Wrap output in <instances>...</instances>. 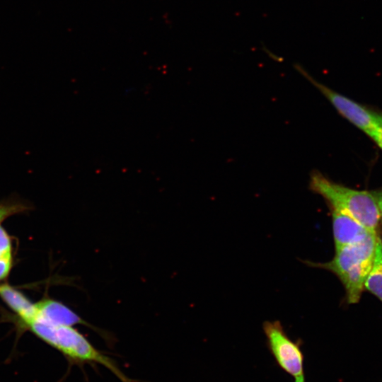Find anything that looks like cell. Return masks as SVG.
I'll list each match as a JSON object with an SVG mask.
<instances>
[{
    "instance_id": "obj_1",
    "label": "cell",
    "mask_w": 382,
    "mask_h": 382,
    "mask_svg": "<svg viewBox=\"0 0 382 382\" xmlns=\"http://www.w3.org/2000/svg\"><path fill=\"white\" fill-rule=\"evenodd\" d=\"M377 233H369L364 238L335 250L334 257L326 262L306 261L308 265L328 270L342 284L348 303H357L364 289V282L372 267Z\"/></svg>"
},
{
    "instance_id": "obj_2",
    "label": "cell",
    "mask_w": 382,
    "mask_h": 382,
    "mask_svg": "<svg viewBox=\"0 0 382 382\" xmlns=\"http://www.w3.org/2000/svg\"><path fill=\"white\" fill-rule=\"evenodd\" d=\"M309 187L323 197L330 208L347 213L370 232L377 233L381 217L373 192L354 190L335 183L318 170L311 173Z\"/></svg>"
},
{
    "instance_id": "obj_3",
    "label": "cell",
    "mask_w": 382,
    "mask_h": 382,
    "mask_svg": "<svg viewBox=\"0 0 382 382\" xmlns=\"http://www.w3.org/2000/svg\"><path fill=\"white\" fill-rule=\"evenodd\" d=\"M294 66L319 90L343 117L369 137L372 135L382 120V112H377L327 87L312 77L301 65L295 64Z\"/></svg>"
},
{
    "instance_id": "obj_4",
    "label": "cell",
    "mask_w": 382,
    "mask_h": 382,
    "mask_svg": "<svg viewBox=\"0 0 382 382\" xmlns=\"http://www.w3.org/2000/svg\"><path fill=\"white\" fill-rule=\"evenodd\" d=\"M263 331L267 347L279 366L294 378L304 375V357L299 344L293 341L278 320L265 321Z\"/></svg>"
},
{
    "instance_id": "obj_5",
    "label": "cell",
    "mask_w": 382,
    "mask_h": 382,
    "mask_svg": "<svg viewBox=\"0 0 382 382\" xmlns=\"http://www.w3.org/2000/svg\"><path fill=\"white\" fill-rule=\"evenodd\" d=\"M330 209L332 214L335 250L357 242L370 233L363 225L347 213L335 208Z\"/></svg>"
},
{
    "instance_id": "obj_6",
    "label": "cell",
    "mask_w": 382,
    "mask_h": 382,
    "mask_svg": "<svg viewBox=\"0 0 382 382\" xmlns=\"http://www.w3.org/2000/svg\"><path fill=\"white\" fill-rule=\"evenodd\" d=\"M37 318L43 319L54 325L72 326L76 324H82L91 328L98 332L103 338L110 342L109 335L103 330L96 328L77 316L71 310L61 303L52 300H45L35 304Z\"/></svg>"
},
{
    "instance_id": "obj_7",
    "label": "cell",
    "mask_w": 382,
    "mask_h": 382,
    "mask_svg": "<svg viewBox=\"0 0 382 382\" xmlns=\"http://www.w3.org/2000/svg\"><path fill=\"white\" fill-rule=\"evenodd\" d=\"M0 296L25 324L37 318L35 304H32L21 293L10 286H0Z\"/></svg>"
},
{
    "instance_id": "obj_8",
    "label": "cell",
    "mask_w": 382,
    "mask_h": 382,
    "mask_svg": "<svg viewBox=\"0 0 382 382\" xmlns=\"http://www.w3.org/2000/svg\"><path fill=\"white\" fill-rule=\"evenodd\" d=\"M364 288L382 301V241L377 238L372 267L364 282Z\"/></svg>"
},
{
    "instance_id": "obj_9",
    "label": "cell",
    "mask_w": 382,
    "mask_h": 382,
    "mask_svg": "<svg viewBox=\"0 0 382 382\" xmlns=\"http://www.w3.org/2000/svg\"><path fill=\"white\" fill-rule=\"evenodd\" d=\"M11 240L5 230L0 226V260H11Z\"/></svg>"
},
{
    "instance_id": "obj_10",
    "label": "cell",
    "mask_w": 382,
    "mask_h": 382,
    "mask_svg": "<svg viewBox=\"0 0 382 382\" xmlns=\"http://www.w3.org/2000/svg\"><path fill=\"white\" fill-rule=\"evenodd\" d=\"M25 209V207L20 204H0V223L8 216L23 211Z\"/></svg>"
},
{
    "instance_id": "obj_11",
    "label": "cell",
    "mask_w": 382,
    "mask_h": 382,
    "mask_svg": "<svg viewBox=\"0 0 382 382\" xmlns=\"http://www.w3.org/2000/svg\"><path fill=\"white\" fill-rule=\"evenodd\" d=\"M370 138H371L373 141L378 145V146L382 150V120Z\"/></svg>"
},
{
    "instance_id": "obj_12",
    "label": "cell",
    "mask_w": 382,
    "mask_h": 382,
    "mask_svg": "<svg viewBox=\"0 0 382 382\" xmlns=\"http://www.w3.org/2000/svg\"><path fill=\"white\" fill-rule=\"evenodd\" d=\"M11 267V260H0V279H4L8 274Z\"/></svg>"
},
{
    "instance_id": "obj_13",
    "label": "cell",
    "mask_w": 382,
    "mask_h": 382,
    "mask_svg": "<svg viewBox=\"0 0 382 382\" xmlns=\"http://www.w3.org/2000/svg\"><path fill=\"white\" fill-rule=\"evenodd\" d=\"M373 193L376 197L380 213L381 220L382 221V187L378 189L377 190L373 191Z\"/></svg>"
},
{
    "instance_id": "obj_14",
    "label": "cell",
    "mask_w": 382,
    "mask_h": 382,
    "mask_svg": "<svg viewBox=\"0 0 382 382\" xmlns=\"http://www.w3.org/2000/svg\"><path fill=\"white\" fill-rule=\"evenodd\" d=\"M295 382H305L304 375L295 378Z\"/></svg>"
}]
</instances>
